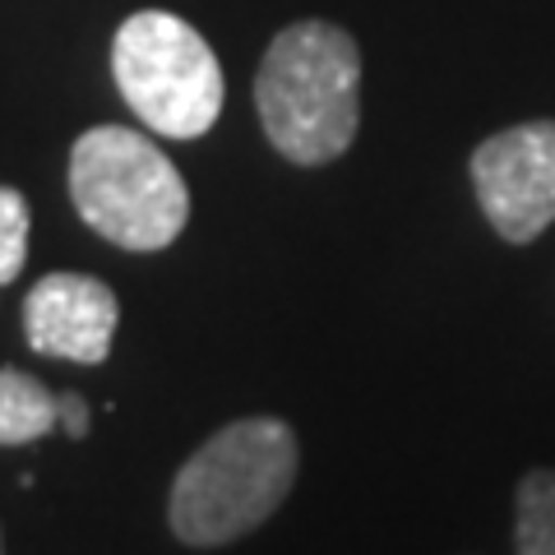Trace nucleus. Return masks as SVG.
Wrapping results in <instances>:
<instances>
[{"instance_id": "1", "label": "nucleus", "mask_w": 555, "mask_h": 555, "mask_svg": "<svg viewBox=\"0 0 555 555\" xmlns=\"http://www.w3.org/2000/svg\"><path fill=\"white\" fill-rule=\"evenodd\" d=\"M255 112L287 163L324 167L343 158L361 126L357 38L324 20L287 24L259 61Z\"/></svg>"}, {"instance_id": "2", "label": "nucleus", "mask_w": 555, "mask_h": 555, "mask_svg": "<svg viewBox=\"0 0 555 555\" xmlns=\"http://www.w3.org/2000/svg\"><path fill=\"white\" fill-rule=\"evenodd\" d=\"M301 444L283 416H241L181 463L167 524L185 546H228L269 524L292 495Z\"/></svg>"}, {"instance_id": "3", "label": "nucleus", "mask_w": 555, "mask_h": 555, "mask_svg": "<svg viewBox=\"0 0 555 555\" xmlns=\"http://www.w3.org/2000/svg\"><path fill=\"white\" fill-rule=\"evenodd\" d=\"M69 199L120 250H167L190 222V185L167 153L126 126H93L69 149Z\"/></svg>"}, {"instance_id": "4", "label": "nucleus", "mask_w": 555, "mask_h": 555, "mask_svg": "<svg viewBox=\"0 0 555 555\" xmlns=\"http://www.w3.org/2000/svg\"><path fill=\"white\" fill-rule=\"evenodd\" d=\"M112 75L126 107L153 134L199 139L214 130L228 98V79L195 24L171 10H134L116 28Z\"/></svg>"}, {"instance_id": "5", "label": "nucleus", "mask_w": 555, "mask_h": 555, "mask_svg": "<svg viewBox=\"0 0 555 555\" xmlns=\"http://www.w3.org/2000/svg\"><path fill=\"white\" fill-rule=\"evenodd\" d=\"M467 171L500 241L528 246L555 222V120H524L491 134Z\"/></svg>"}, {"instance_id": "6", "label": "nucleus", "mask_w": 555, "mask_h": 555, "mask_svg": "<svg viewBox=\"0 0 555 555\" xmlns=\"http://www.w3.org/2000/svg\"><path fill=\"white\" fill-rule=\"evenodd\" d=\"M120 301L93 273H47L24 297V338L33 352L75 366H102L112 357Z\"/></svg>"}, {"instance_id": "7", "label": "nucleus", "mask_w": 555, "mask_h": 555, "mask_svg": "<svg viewBox=\"0 0 555 555\" xmlns=\"http://www.w3.org/2000/svg\"><path fill=\"white\" fill-rule=\"evenodd\" d=\"M56 422V393H51L38 375L0 366V444H33L51 436Z\"/></svg>"}, {"instance_id": "8", "label": "nucleus", "mask_w": 555, "mask_h": 555, "mask_svg": "<svg viewBox=\"0 0 555 555\" xmlns=\"http://www.w3.org/2000/svg\"><path fill=\"white\" fill-rule=\"evenodd\" d=\"M514 546L518 555H555V467H532L518 481Z\"/></svg>"}, {"instance_id": "9", "label": "nucleus", "mask_w": 555, "mask_h": 555, "mask_svg": "<svg viewBox=\"0 0 555 555\" xmlns=\"http://www.w3.org/2000/svg\"><path fill=\"white\" fill-rule=\"evenodd\" d=\"M28 259V199L14 185H0V287L24 273Z\"/></svg>"}, {"instance_id": "10", "label": "nucleus", "mask_w": 555, "mask_h": 555, "mask_svg": "<svg viewBox=\"0 0 555 555\" xmlns=\"http://www.w3.org/2000/svg\"><path fill=\"white\" fill-rule=\"evenodd\" d=\"M56 422L69 440H83L89 436V403H83L79 393H61L56 398Z\"/></svg>"}, {"instance_id": "11", "label": "nucleus", "mask_w": 555, "mask_h": 555, "mask_svg": "<svg viewBox=\"0 0 555 555\" xmlns=\"http://www.w3.org/2000/svg\"><path fill=\"white\" fill-rule=\"evenodd\" d=\"M0 555H5V551H0Z\"/></svg>"}]
</instances>
